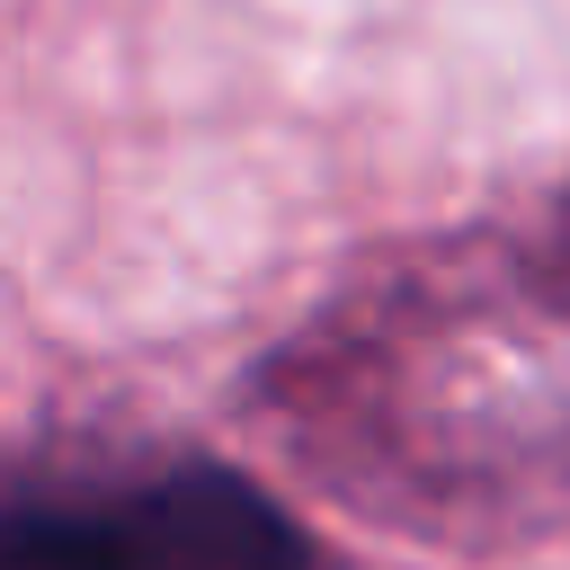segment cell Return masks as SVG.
Wrapping results in <instances>:
<instances>
[{
    "instance_id": "6da1fadb",
    "label": "cell",
    "mask_w": 570,
    "mask_h": 570,
    "mask_svg": "<svg viewBox=\"0 0 570 570\" xmlns=\"http://www.w3.org/2000/svg\"><path fill=\"white\" fill-rule=\"evenodd\" d=\"M0 570H338L303 517L196 445H53L0 463Z\"/></svg>"
}]
</instances>
